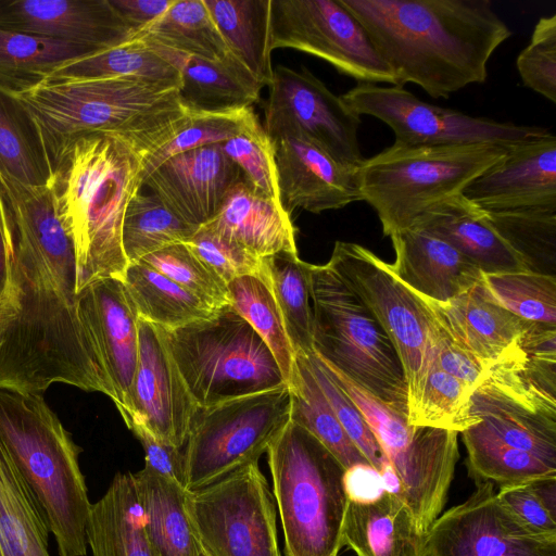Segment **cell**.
Masks as SVG:
<instances>
[{
  "instance_id": "obj_1",
  "label": "cell",
  "mask_w": 556,
  "mask_h": 556,
  "mask_svg": "<svg viewBox=\"0 0 556 556\" xmlns=\"http://www.w3.org/2000/svg\"><path fill=\"white\" fill-rule=\"evenodd\" d=\"M8 280L0 298V388L45 392L65 383L112 392L77 314L74 243L59 220L23 228L0 189Z\"/></svg>"
},
{
  "instance_id": "obj_2",
  "label": "cell",
  "mask_w": 556,
  "mask_h": 556,
  "mask_svg": "<svg viewBox=\"0 0 556 556\" xmlns=\"http://www.w3.org/2000/svg\"><path fill=\"white\" fill-rule=\"evenodd\" d=\"M391 67L396 86L448 98L488 77V62L511 36L490 0H340Z\"/></svg>"
},
{
  "instance_id": "obj_3",
  "label": "cell",
  "mask_w": 556,
  "mask_h": 556,
  "mask_svg": "<svg viewBox=\"0 0 556 556\" xmlns=\"http://www.w3.org/2000/svg\"><path fill=\"white\" fill-rule=\"evenodd\" d=\"M144 156L124 136L92 132L76 139L53 167L49 187L74 243L77 292L98 279L125 276L123 219L142 188Z\"/></svg>"
},
{
  "instance_id": "obj_4",
  "label": "cell",
  "mask_w": 556,
  "mask_h": 556,
  "mask_svg": "<svg viewBox=\"0 0 556 556\" xmlns=\"http://www.w3.org/2000/svg\"><path fill=\"white\" fill-rule=\"evenodd\" d=\"M17 96L38 125L52 172L76 139L92 132L124 136L147 156L167 143L191 114L179 89L126 77L49 78Z\"/></svg>"
},
{
  "instance_id": "obj_5",
  "label": "cell",
  "mask_w": 556,
  "mask_h": 556,
  "mask_svg": "<svg viewBox=\"0 0 556 556\" xmlns=\"http://www.w3.org/2000/svg\"><path fill=\"white\" fill-rule=\"evenodd\" d=\"M41 394L0 388V442L53 534L59 556H85L91 503L80 450Z\"/></svg>"
},
{
  "instance_id": "obj_6",
  "label": "cell",
  "mask_w": 556,
  "mask_h": 556,
  "mask_svg": "<svg viewBox=\"0 0 556 556\" xmlns=\"http://www.w3.org/2000/svg\"><path fill=\"white\" fill-rule=\"evenodd\" d=\"M287 556H339L350 496L345 468L289 420L267 448Z\"/></svg>"
},
{
  "instance_id": "obj_7",
  "label": "cell",
  "mask_w": 556,
  "mask_h": 556,
  "mask_svg": "<svg viewBox=\"0 0 556 556\" xmlns=\"http://www.w3.org/2000/svg\"><path fill=\"white\" fill-rule=\"evenodd\" d=\"M508 149L492 144L404 146L393 143L356 170L361 201L377 213L384 236L413 227L441 200L462 193Z\"/></svg>"
},
{
  "instance_id": "obj_8",
  "label": "cell",
  "mask_w": 556,
  "mask_h": 556,
  "mask_svg": "<svg viewBox=\"0 0 556 556\" xmlns=\"http://www.w3.org/2000/svg\"><path fill=\"white\" fill-rule=\"evenodd\" d=\"M313 350L369 394L407 416V387L397 352L361 298L325 265H311Z\"/></svg>"
},
{
  "instance_id": "obj_9",
  "label": "cell",
  "mask_w": 556,
  "mask_h": 556,
  "mask_svg": "<svg viewBox=\"0 0 556 556\" xmlns=\"http://www.w3.org/2000/svg\"><path fill=\"white\" fill-rule=\"evenodd\" d=\"M161 329L197 406L287 384L267 344L230 304L182 327Z\"/></svg>"
},
{
  "instance_id": "obj_10",
  "label": "cell",
  "mask_w": 556,
  "mask_h": 556,
  "mask_svg": "<svg viewBox=\"0 0 556 556\" xmlns=\"http://www.w3.org/2000/svg\"><path fill=\"white\" fill-rule=\"evenodd\" d=\"M317 358L366 418L397 478V496L408 506L426 533L446 503L459 456L458 432L410 425L406 415Z\"/></svg>"
},
{
  "instance_id": "obj_11",
  "label": "cell",
  "mask_w": 556,
  "mask_h": 556,
  "mask_svg": "<svg viewBox=\"0 0 556 556\" xmlns=\"http://www.w3.org/2000/svg\"><path fill=\"white\" fill-rule=\"evenodd\" d=\"M289 420L288 384L197 406L184 446L186 489L206 486L258 462Z\"/></svg>"
},
{
  "instance_id": "obj_12",
  "label": "cell",
  "mask_w": 556,
  "mask_h": 556,
  "mask_svg": "<svg viewBox=\"0 0 556 556\" xmlns=\"http://www.w3.org/2000/svg\"><path fill=\"white\" fill-rule=\"evenodd\" d=\"M361 298L393 343L407 387V415L417 405L434 359L438 325L419 295L365 247L337 241L327 263Z\"/></svg>"
},
{
  "instance_id": "obj_13",
  "label": "cell",
  "mask_w": 556,
  "mask_h": 556,
  "mask_svg": "<svg viewBox=\"0 0 556 556\" xmlns=\"http://www.w3.org/2000/svg\"><path fill=\"white\" fill-rule=\"evenodd\" d=\"M192 531L208 556H281L276 503L258 462L186 492Z\"/></svg>"
},
{
  "instance_id": "obj_14",
  "label": "cell",
  "mask_w": 556,
  "mask_h": 556,
  "mask_svg": "<svg viewBox=\"0 0 556 556\" xmlns=\"http://www.w3.org/2000/svg\"><path fill=\"white\" fill-rule=\"evenodd\" d=\"M357 115L374 116L404 146L492 144L510 149L548 132L535 126L476 117L421 101L403 87L359 83L340 96Z\"/></svg>"
},
{
  "instance_id": "obj_15",
  "label": "cell",
  "mask_w": 556,
  "mask_h": 556,
  "mask_svg": "<svg viewBox=\"0 0 556 556\" xmlns=\"http://www.w3.org/2000/svg\"><path fill=\"white\" fill-rule=\"evenodd\" d=\"M271 48L317 56L359 83L396 86L391 67L340 0H271Z\"/></svg>"
},
{
  "instance_id": "obj_16",
  "label": "cell",
  "mask_w": 556,
  "mask_h": 556,
  "mask_svg": "<svg viewBox=\"0 0 556 556\" xmlns=\"http://www.w3.org/2000/svg\"><path fill=\"white\" fill-rule=\"evenodd\" d=\"M264 130L270 140H306L343 166L357 169L365 160L358 143L361 116L306 68L274 67Z\"/></svg>"
},
{
  "instance_id": "obj_17",
  "label": "cell",
  "mask_w": 556,
  "mask_h": 556,
  "mask_svg": "<svg viewBox=\"0 0 556 556\" xmlns=\"http://www.w3.org/2000/svg\"><path fill=\"white\" fill-rule=\"evenodd\" d=\"M477 488L441 515L425 535V556H556V538L521 526L498 502L494 484Z\"/></svg>"
},
{
  "instance_id": "obj_18",
  "label": "cell",
  "mask_w": 556,
  "mask_h": 556,
  "mask_svg": "<svg viewBox=\"0 0 556 556\" xmlns=\"http://www.w3.org/2000/svg\"><path fill=\"white\" fill-rule=\"evenodd\" d=\"M197 404L159 326L138 318V359L125 414L157 439L182 448Z\"/></svg>"
},
{
  "instance_id": "obj_19",
  "label": "cell",
  "mask_w": 556,
  "mask_h": 556,
  "mask_svg": "<svg viewBox=\"0 0 556 556\" xmlns=\"http://www.w3.org/2000/svg\"><path fill=\"white\" fill-rule=\"evenodd\" d=\"M77 314L121 416L126 412L138 359V313L118 278H102L77 292Z\"/></svg>"
},
{
  "instance_id": "obj_20",
  "label": "cell",
  "mask_w": 556,
  "mask_h": 556,
  "mask_svg": "<svg viewBox=\"0 0 556 556\" xmlns=\"http://www.w3.org/2000/svg\"><path fill=\"white\" fill-rule=\"evenodd\" d=\"M462 194L483 212L556 208V137L548 131L508 149Z\"/></svg>"
},
{
  "instance_id": "obj_21",
  "label": "cell",
  "mask_w": 556,
  "mask_h": 556,
  "mask_svg": "<svg viewBox=\"0 0 556 556\" xmlns=\"http://www.w3.org/2000/svg\"><path fill=\"white\" fill-rule=\"evenodd\" d=\"M242 178L241 169L216 143L170 156L146 178L143 186L199 229L217 214Z\"/></svg>"
},
{
  "instance_id": "obj_22",
  "label": "cell",
  "mask_w": 556,
  "mask_h": 556,
  "mask_svg": "<svg viewBox=\"0 0 556 556\" xmlns=\"http://www.w3.org/2000/svg\"><path fill=\"white\" fill-rule=\"evenodd\" d=\"M0 28L100 51L132 38L109 0H0Z\"/></svg>"
},
{
  "instance_id": "obj_23",
  "label": "cell",
  "mask_w": 556,
  "mask_h": 556,
  "mask_svg": "<svg viewBox=\"0 0 556 556\" xmlns=\"http://www.w3.org/2000/svg\"><path fill=\"white\" fill-rule=\"evenodd\" d=\"M274 147L280 201L319 214L361 201L356 170L343 166L317 146L294 137L270 140Z\"/></svg>"
},
{
  "instance_id": "obj_24",
  "label": "cell",
  "mask_w": 556,
  "mask_h": 556,
  "mask_svg": "<svg viewBox=\"0 0 556 556\" xmlns=\"http://www.w3.org/2000/svg\"><path fill=\"white\" fill-rule=\"evenodd\" d=\"M420 299L448 338L486 367L503 357L532 324L496 304L481 282L444 303Z\"/></svg>"
},
{
  "instance_id": "obj_25",
  "label": "cell",
  "mask_w": 556,
  "mask_h": 556,
  "mask_svg": "<svg viewBox=\"0 0 556 556\" xmlns=\"http://www.w3.org/2000/svg\"><path fill=\"white\" fill-rule=\"evenodd\" d=\"M395 260L392 274L418 295L447 302L482 280V271L455 248L417 228L391 237Z\"/></svg>"
},
{
  "instance_id": "obj_26",
  "label": "cell",
  "mask_w": 556,
  "mask_h": 556,
  "mask_svg": "<svg viewBox=\"0 0 556 556\" xmlns=\"http://www.w3.org/2000/svg\"><path fill=\"white\" fill-rule=\"evenodd\" d=\"M412 228L425 230L455 248L482 274L528 270L518 255L462 193L445 198L421 214Z\"/></svg>"
},
{
  "instance_id": "obj_27",
  "label": "cell",
  "mask_w": 556,
  "mask_h": 556,
  "mask_svg": "<svg viewBox=\"0 0 556 556\" xmlns=\"http://www.w3.org/2000/svg\"><path fill=\"white\" fill-rule=\"evenodd\" d=\"M204 227L237 242L260 258L296 252L295 228L282 204L238 181L217 214Z\"/></svg>"
},
{
  "instance_id": "obj_28",
  "label": "cell",
  "mask_w": 556,
  "mask_h": 556,
  "mask_svg": "<svg viewBox=\"0 0 556 556\" xmlns=\"http://www.w3.org/2000/svg\"><path fill=\"white\" fill-rule=\"evenodd\" d=\"M425 535L408 506L390 492L350 498L343 545L357 556H425Z\"/></svg>"
},
{
  "instance_id": "obj_29",
  "label": "cell",
  "mask_w": 556,
  "mask_h": 556,
  "mask_svg": "<svg viewBox=\"0 0 556 556\" xmlns=\"http://www.w3.org/2000/svg\"><path fill=\"white\" fill-rule=\"evenodd\" d=\"M180 73V100L189 113H217L252 106L263 86L238 60L211 61L144 42Z\"/></svg>"
},
{
  "instance_id": "obj_30",
  "label": "cell",
  "mask_w": 556,
  "mask_h": 556,
  "mask_svg": "<svg viewBox=\"0 0 556 556\" xmlns=\"http://www.w3.org/2000/svg\"><path fill=\"white\" fill-rule=\"evenodd\" d=\"M87 543L92 556H155L131 472L116 473L102 497L91 504Z\"/></svg>"
},
{
  "instance_id": "obj_31",
  "label": "cell",
  "mask_w": 556,
  "mask_h": 556,
  "mask_svg": "<svg viewBox=\"0 0 556 556\" xmlns=\"http://www.w3.org/2000/svg\"><path fill=\"white\" fill-rule=\"evenodd\" d=\"M132 480L155 556H198L199 542L185 506L188 490L144 468L132 473Z\"/></svg>"
},
{
  "instance_id": "obj_32",
  "label": "cell",
  "mask_w": 556,
  "mask_h": 556,
  "mask_svg": "<svg viewBox=\"0 0 556 556\" xmlns=\"http://www.w3.org/2000/svg\"><path fill=\"white\" fill-rule=\"evenodd\" d=\"M228 49L255 79L269 87L271 0H203Z\"/></svg>"
},
{
  "instance_id": "obj_33",
  "label": "cell",
  "mask_w": 556,
  "mask_h": 556,
  "mask_svg": "<svg viewBox=\"0 0 556 556\" xmlns=\"http://www.w3.org/2000/svg\"><path fill=\"white\" fill-rule=\"evenodd\" d=\"M0 175L34 187L53 172L38 125L21 98L0 87Z\"/></svg>"
},
{
  "instance_id": "obj_34",
  "label": "cell",
  "mask_w": 556,
  "mask_h": 556,
  "mask_svg": "<svg viewBox=\"0 0 556 556\" xmlns=\"http://www.w3.org/2000/svg\"><path fill=\"white\" fill-rule=\"evenodd\" d=\"M99 52L84 45L0 28V87L22 93L64 64Z\"/></svg>"
},
{
  "instance_id": "obj_35",
  "label": "cell",
  "mask_w": 556,
  "mask_h": 556,
  "mask_svg": "<svg viewBox=\"0 0 556 556\" xmlns=\"http://www.w3.org/2000/svg\"><path fill=\"white\" fill-rule=\"evenodd\" d=\"M477 428L500 442L556 465V416L533 413L481 392L471 395Z\"/></svg>"
},
{
  "instance_id": "obj_36",
  "label": "cell",
  "mask_w": 556,
  "mask_h": 556,
  "mask_svg": "<svg viewBox=\"0 0 556 556\" xmlns=\"http://www.w3.org/2000/svg\"><path fill=\"white\" fill-rule=\"evenodd\" d=\"M48 533V526L37 503L0 442L2 556H50Z\"/></svg>"
},
{
  "instance_id": "obj_37",
  "label": "cell",
  "mask_w": 556,
  "mask_h": 556,
  "mask_svg": "<svg viewBox=\"0 0 556 556\" xmlns=\"http://www.w3.org/2000/svg\"><path fill=\"white\" fill-rule=\"evenodd\" d=\"M131 39L211 61L238 60L228 49L203 0H175L162 16Z\"/></svg>"
},
{
  "instance_id": "obj_38",
  "label": "cell",
  "mask_w": 556,
  "mask_h": 556,
  "mask_svg": "<svg viewBox=\"0 0 556 556\" xmlns=\"http://www.w3.org/2000/svg\"><path fill=\"white\" fill-rule=\"evenodd\" d=\"M126 77L179 89V71L147 43L127 42L73 60L55 70L47 79L76 80L88 78Z\"/></svg>"
},
{
  "instance_id": "obj_39",
  "label": "cell",
  "mask_w": 556,
  "mask_h": 556,
  "mask_svg": "<svg viewBox=\"0 0 556 556\" xmlns=\"http://www.w3.org/2000/svg\"><path fill=\"white\" fill-rule=\"evenodd\" d=\"M311 265L298 253L280 252L263 257L260 273L278 305L294 353L305 356L314 352Z\"/></svg>"
},
{
  "instance_id": "obj_40",
  "label": "cell",
  "mask_w": 556,
  "mask_h": 556,
  "mask_svg": "<svg viewBox=\"0 0 556 556\" xmlns=\"http://www.w3.org/2000/svg\"><path fill=\"white\" fill-rule=\"evenodd\" d=\"M123 282L139 318L166 330L206 318L215 309L142 262L128 264Z\"/></svg>"
},
{
  "instance_id": "obj_41",
  "label": "cell",
  "mask_w": 556,
  "mask_h": 556,
  "mask_svg": "<svg viewBox=\"0 0 556 556\" xmlns=\"http://www.w3.org/2000/svg\"><path fill=\"white\" fill-rule=\"evenodd\" d=\"M288 387L291 421L312 433L336 456L345 470L357 465H369L339 422L304 355L295 354V364Z\"/></svg>"
},
{
  "instance_id": "obj_42",
  "label": "cell",
  "mask_w": 556,
  "mask_h": 556,
  "mask_svg": "<svg viewBox=\"0 0 556 556\" xmlns=\"http://www.w3.org/2000/svg\"><path fill=\"white\" fill-rule=\"evenodd\" d=\"M460 433L467 452L468 469L476 482L489 481L504 486L556 477V465L510 447L475 425Z\"/></svg>"
},
{
  "instance_id": "obj_43",
  "label": "cell",
  "mask_w": 556,
  "mask_h": 556,
  "mask_svg": "<svg viewBox=\"0 0 556 556\" xmlns=\"http://www.w3.org/2000/svg\"><path fill=\"white\" fill-rule=\"evenodd\" d=\"M197 230L157 195L139 191L129 201L123 219L122 243L125 256L128 264L137 263L157 250L187 242Z\"/></svg>"
},
{
  "instance_id": "obj_44",
  "label": "cell",
  "mask_w": 556,
  "mask_h": 556,
  "mask_svg": "<svg viewBox=\"0 0 556 556\" xmlns=\"http://www.w3.org/2000/svg\"><path fill=\"white\" fill-rule=\"evenodd\" d=\"M483 213L491 227L528 270L555 276L556 208Z\"/></svg>"
},
{
  "instance_id": "obj_45",
  "label": "cell",
  "mask_w": 556,
  "mask_h": 556,
  "mask_svg": "<svg viewBox=\"0 0 556 556\" xmlns=\"http://www.w3.org/2000/svg\"><path fill=\"white\" fill-rule=\"evenodd\" d=\"M229 304L241 315L271 351L288 384L295 353L271 291L260 275H245L228 285Z\"/></svg>"
},
{
  "instance_id": "obj_46",
  "label": "cell",
  "mask_w": 556,
  "mask_h": 556,
  "mask_svg": "<svg viewBox=\"0 0 556 556\" xmlns=\"http://www.w3.org/2000/svg\"><path fill=\"white\" fill-rule=\"evenodd\" d=\"M481 285L496 304L514 315L556 325V276L531 270L483 274Z\"/></svg>"
},
{
  "instance_id": "obj_47",
  "label": "cell",
  "mask_w": 556,
  "mask_h": 556,
  "mask_svg": "<svg viewBox=\"0 0 556 556\" xmlns=\"http://www.w3.org/2000/svg\"><path fill=\"white\" fill-rule=\"evenodd\" d=\"M260 126L252 106L217 113H191L186 125L167 143L143 159L142 186L146 178L170 156L200 147L223 143Z\"/></svg>"
},
{
  "instance_id": "obj_48",
  "label": "cell",
  "mask_w": 556,
  "mask_h": 556,
  "mask_svg": "<svg viewBox=\"0 0 556 556\" xmlns=\"http://www.w3.org/2000/svg\"><path fill=\"white\" fill-rule=\"evenodd\" d=\"M473 389L445 372L434 363L427 377L417 405L408 413L407 421L463 432L476 422L470 414Z\"/></svg>"
},
{
  "instance_id": "obj_49",
  "label": "cell",
  "mask_w": 556,
  "mask_h": 556,
  "mask_svg": "<svg viewBox=\"0 0 556 556\" xmlns=\"http://www.w3.org/2000/svg\"><path fill=\"white\" fill-rule=\"evenodd\" d=\"M138 262L156 269L211 308L229 304L227 285L185 242L157 250Z\"/></svg>"
},
{
  "instance_id": "obj_50",
  "label": "cell",
  "mask_w": 556,
  "mask_h": 556,
  "mask_svg": "<svg viewBox=\"0 0 556 556\" xmlns=\"http://www.w3.org/2000/svg\"><path fill=\"white\" fill-rule=\"evenodd\" d=\"M305 359L342 428L369 465L380 473L389 460L366 418L345 392L329 377L314 352L306 355Z\"/></svg>"
},
{
  "instance_id": "obj_51",
  "label": "cell",
  "mask_w": 556,
  "mask_h": 556,
  "mask_svg": "<svg viewBox=\"0 0 556 556\" xmlns=\"http://www.w3.org/2000/svg\"><path fill=\"white\" fill-rule=\"evenodd\" d=\"M220 144L257 193L281 204L274 147L262 125Z\"/></svg>"
},
{
  "instance_id": "obj_52",
  "label": "cell",
  "mask_w": 556,
  "mask_h": 556,
  "mask_svg": "<svg viewBox=\"0 0 556 556\" xmlns=\"http://www.w3.org/2000/svg\"><path fill=\"white\" fill-rule=\"evenodd\" d=\"M516 65L526 87L556 102V14L539 20Z\"/></svg>"
},
{
  "instance_id": "obj_53",
  "label": "cell",
  "mask_w": 556,
  "mask_h": 556,
  "mask_svg": "<svg viewBox=\"0 0 556 556\" xmlns=\"http://www.w3.org/2000/svg\"><path fill=\"white\" fill-rule=\"evenodd\" d=\"M185 243L226 285L236 278L261 273L262 258L207 227H200Z\"/></svg>"
},
{
  "instance_id": "obj_54",
  "label": "cell",
  "mask_w": 556,
  "mask_h": 556,
  "mask_svg": "<svg viewBox=\"0 0 556 556\" xmlns=\"http://www.w3.org/2000/svg\"><path fill=\"white\" fill-rule=\"evenodd\" d=\"M496 497L526 529L539 535L556 538V515L545 506L531 481L500 486Z\"/></svg>"
},
{
  "instance_id": "obj_55",
  "label": "cell",
  "mask_w": 556,
  "mask_h": 556,
  "mask_svg": "<svg viewBox=\"0 0 556 556\" xmlns=\"http://www.w3.org/2000/svg\"><path fill=\"white\" fill-rule=\"evenodd\" d=\"M128 428L143 447L146 454L143 468L173 480L186 489L184 451L169 442L157 439L139 424H131Z\"/></svg>"
},
{
  "instance_id": "obj_56",
  "label": "cell",
  "mask_w": 556,
  "mask_h": 556,
  "mask_svg": "<svg viewBox=\"0 0 556 556\" xmlns=\"http://www.w3.org/2000/svg\"><path fill=\"white\" fill-rule=\"evenodd\" d=\"M433 363L473 390L482 381L488 369L483 363L456 345L439 326Z\"/></svg>"
},
{
  "instance_id": "obj_57",
  "label": "cell",
  "mask_w": 556,
  "mask_h": 556,
  "mask_svg": "<svg viewBox=\"0 0 556 556\" xmlns=\"http://www.w3.org/2000/svg\"><path fill=\"white\" fill-rule=\"evenodd\" d=\"M109 1L135 36L162 16L175 0Z\"/></svg>"
},
{
  "instance_id": "obj_58",
  "label": "cell",
  "mask_w": 556,
  "mask_h": 556,
  "mask_svg": "<svg viewBox=\"0 0 556 556\" xmlns=\"http://www.w3.org/2000/svg\"><path fill=\"white\" fill-rule=\"evenodd\" d=\"M345 484L352 500H370L384 491L380 473L370 465H357L345 470Z\"/></svg>"
},
{
  "instance_id": "obj_59",
  "label": "cell",
  "mask_w": 556,
  "mask_h": 556,
  "mask_svg": "<svg viewBox=\"0 0 556 556\" xmlns=\"http://www.w3.org/2000/svg\"><path fill=\"white\" fill-rule=\"evenodd\" d=\"M8 280V251L3 229L2 217L0 213V298L2 296Z\"/></svg>"
},
{
  "instance_id": "obj_60",
  "label": "cell",
  "mask_w": 556,
  "mask_h": 556,
  "mask_svg": "<svg viewBox=\"0 0 556 556\" xmlns=\"http://www.w3.org/2000/svg\"><path fill=\"white\" fill-rule=\"evenodd\" d=\"M198 556H208L199 543Z\"/></svg>"
},
{
  "instance_id": "obj_61",
  "label": "cell",
  "mask_w": 556,
  "mask_h": 556,
  "mask_svg": "<svg viewBox=\"0 0 556 556\" xmlns=\"http://www.w3.org/2000/svg\"><path fill=\"white\" fill-rule=\"evenodd\" d=\"M0 556H2L1 549H0Z\"/></svg>"
}]
</instances>
